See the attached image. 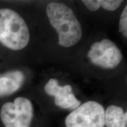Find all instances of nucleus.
<instances>
[{"instance_id": "f257e3e1", "label": "nucleus", "mask_w": 127, "mask_h": 127, "mask_svg": "<svg viewBox=\"0 0 127 127\" xmlns=\"http://www.w3.org/2000/svg\"><path fill=\"white\" fill-rule=\"evenodd\" d=\"M46 11L50 24L58 32L60 45L71 47L80 40L81 26L70 8L62 3L51 2Z\"/></svg>"}, {"instance_id": "f03ea898", "label": "nucleus", "mask_w": 127, "mask_h": 127, "mask_svg": "<svg viewBox=\"0 0 127 127\" xmlns=\"http://www.w3.org/2000/svg\"><path fill=\"white\" fill-rule=\"evenodd\" d=\"M29 41V29L23 17L12 9L0 8V43L10 50L19 51Z\"/></svg>"}, {"instance_id": "7ed1b4c3", "label": "nucleus", "mask_w": 127, "mask_h": 127, "mask_svg": "<svg viewBox=\"0 0 127 127\" xmlns=\"http://www.w3.org/2000/svg\"><path fill=\"white\" fill-rule=\"evenodd\" d=\"M34 116V108L27 98L19 96L14 102L3 105L0 118L5 127H30Z\"/></svg>"}, {"instance_id": "20e7f679", "label": "nucleus", "mask_w": 127, "mask_h": 127, "mask_svg": "<svg viewBox=\"0 0 127 127\" xmlns=\"http://www.w3.org/2000/svg\"><path fill=\"white\" fill-rule=\"evenodd\" d=\"M66 127H104L105 109L95 101H88L79 105L66 117Z\"/></svg>"}, {"instance_id": "39448f33", "label": "nucleus", "mask_w": 127, "mask_h": 127, "mask_svg": "<svg viewBox=\"0 0 127 127\" xmlns=\"http://www.w3.org/2000/svg\"><path fill=\"white\" fill-rule=\"evenodd\" d=\"M87 55L93 64L108 69L117 67L123 58L120 49L108 39L92 44Z\"/></svg>"}, {"instance_id": "423d86ee", "label": "nucleus", "mask_w": 127, "mask_h": 127, "mask_svg": "<svg viewBox=\"0 0 127 127\" xmlns=\"http://www.w3.org/2000/svg\"><path fill=\"white\" fill-rule=\"evenodd\" d=\"M46 93L55 98L54 103L63 109L74 110L81 105L72 93V87L69 85L60 86L56 79H50L44 87Z\"/></svg>"}, {"instance_id": "0eeeda50", "label": "nucleus", "mask_w": 127, "mask_h": 127, "mask_svg": "<svg viewBox=\"0 0 127 127\" xmlns=\"http://www.w3.org/2000/svg\"><path fill=\"white\" fill-rule=\"evenodd\" d=\"M25 76L21 71H12L0 77V97L15 93L21 87Z\"/></svg>"}, {"instance_id": "6e6552de", "label": "nucleus", "mask_w": 127, "mask_h": 127, "mask_svg": "<svg viewBox=\"0 0 127 127\" xmlns=\"http://www.w3.org/2000/svg\"><path fill=\"white\" fill-rule=\"evenodd\" d=\"M105 125L107 127H127V112L121 107L110 105L105 111Z\"/></svg>"}, {"instance_id": "1a4fd4ad", "label": "nucleus", "mask_w": 127, "mask_h": 127, "mask_svg": "<svg viewBox=\"0 0 127 127\" xmlns=\"http://www.w3.org/2000/svg\"><path fill=\"white\" fill-rule=\"evenodd\" d=\"M123 1L117 0H99L100 7L108 11H115L121 5Z\"/></svg>"}, {"instance_id": "9d476101", "label": "nucleus", "mask_w": 127, "mask_h": 127, "mask_svg": "<svg viewBox=\"0 0 127 127\" xmlns=\"http://www.w3.org/2000/svg\"><path fill=\"white\" fill-rule=\"evenodd\" d=\"M120 32L123 34L125 38L127 37V6L125 8L121 15L120 20Z\"/></svg>"}, {"instance_id": "9b49d317", "label": "nucleus", "mask_w": 127, "mask_h": 127, "mask_svg": "<svg viewBox=\"0 0 127 127\" xmlns=\"http://www.w3.org/2000/svg\"><path fill=\"white\" fill-rule=\"evenodd\" d=\"M82 2L85 5L87 8L91 11H95L99 8L100 5L99 3V0H84Z\"/></svg>"}]
</instances>
